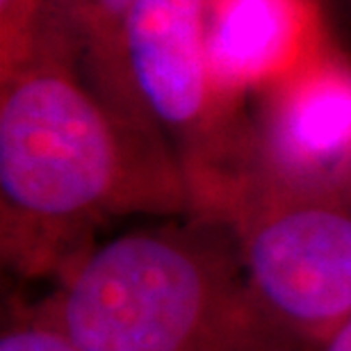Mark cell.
<instances>
[{
	"mask_svg": "<svg viewBox=\"0 0 351 351\" xmlns=\"http://www.w3.org/2000/svg\"><path fill=\"white\" fill-rule=\"evenodd\" d=\"M125 215H189L173 151L112 110L75 60L0 78V247L23 276H62Z\"/></svg>",
	"mask_w": 351,
	"mask_h": 351,
	"instance_id": "cell-1",
	"label": "cell"
},
{
	"mask_svg": "<svg viewBox=\"0 0 351 351\" xmlns=\"http://www.w3.org/2000/svg\"><path fill=\"white\" fill-rule=\"evenodd\" d=\"M39 317L82 351H290L217 223L130 230L60 276Z\"/></svg>",
	"mask_w": 351,
	"mask_h": 351,
	"instance_id": "cell-2",
	"label": "cell"
},
{
	"mask_svg": "<svg viewBox=\"0 0 351 351\" xmlns=\"http://www.w3.org/2000/svg\"><path fill=\"white\" fill-rule=\"evenodd\" d=\"M189 217L233 237L256 304L290 351H317L351 315V196L274 178L249 151L189 185Z\"/></svg>",
	"mask_w": 351,
	"mask_h": 351,
	"instance_id": "cell-3",
	"label": "cell"
},
{
	"mask_svg": "<svg viewBox=\"0 0 351 351\" xmlns=\"http://www.w3.org/2000/svg\"><path fill=\"white\" fill-rule=\"evenodd\" d=\"M165 142L189 182L242 160L251 117L217 85L206 0H137L123 27L121 82L110 105Z\"/></svg>",
	"mask_w": 351,
	"mask_h": 351,
	"instance_id": "cell-4",
	"label": "cell"
},
{
	"mask_svg": "<svg viewBox=\"0 0 351 351\" xmlns=\"http://www.w3.org/2000/svg\"><path fill=\"white\" fill-rule=\"evenodd\" d=\"M251 156L265 173L351 196V60L331 46L256 96Z\"/></svg>",
	"mask_w": 351,
	"mask_h": 351,
	"instance_id": "cell-5",
	"label": "cell"
},
{
	"mask_svg": "<svg viewBox=\"0 0 351 351\" xmlns=\"http://www.w3.org/2000/svg\"><path fill=\"white\" fill-rule=\"evenodd\" d=\"M206 46L217 85L244 105L333 44L319 0H206Z\"/></svg>",
	"mask_w": 351,
	"mask_h": 351,
	"instance_id": "cell-6",
	"label": "cell"
},
{
	"mask_svg": "<svg viewBox=\"0 0 351 351\" xmlns=\"http://www.w3.org/2000/svg\"><path fill=\"white\" fill-rule=\"evenodd\" d=\"M80 44V73L112 105L121 82L123 27L137 0H51Z\"/></svg>",
	"mask_w": 351,
	"mask_h": 351,
	"instance_id": "cell-7",
	"label": "cell"
},
{
	"mask_svg": "<svg viewBox=\"0 0 351 351\" xmlns=\"http://www.w3.org/2000/svg\"><path fill=\"white\" fill-rule=\"evenodd\" d=\"M44 58L80 64L78 39L51 0H0V78Z\"/></svg>",
	"mask_w": 351,
	"mask_h": 351,
	"instance_id": "cell-8",
	"label": "cell"
},
{
	"mask_svg": "<svg viewBox=\"0 0 351 351\" xmlns=\"http://www.w3.org/2000/svg\"><path fill=\"white\" fill-rule=\"evenodd\" d=\"M0 351H82L58 326L39 315L10 326L0 340Z\"/></svg>",
	"mask_w": 351,
	"mask_h": 351,
	"instance_id": "cell-9",
	"label": "cell"
},
{
	"mask_svg": "<svg viewBox=\"0 0 351 351\" xmlns=\"http://www.w3.org/2000/svg\"><path fill=\"white\" fill-rule=\"evenodd\" d=\"M317 351H351V315L335 328L324 345Z\"/></svg>",
	"mask_w": 351,
	"mask_h": 351,
	"instance_id": "cell-10",
	"label": "cell"
},
{
	"mask_svg": "<svg viewBox=\"0 0 351 351\" xmlns=\"http://www.w3.org/2000/svg\"><path fill=\"white\" fill-rule=\"evenodd\" d=\"M349 3H351V0H349Z\"/></svg>",
	"mask_w": 351,
	"mask_h": 351,
	"instance_id": "cell-11",
	"label": "cell"
}]
</instances>
